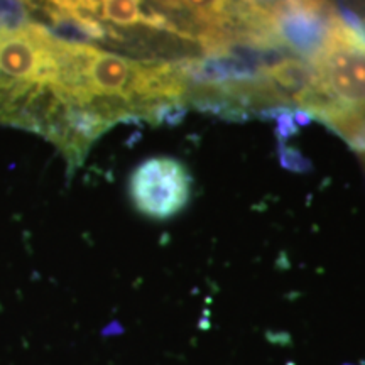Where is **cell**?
<instances>
[{"mask_svg": "<svg viewBox=\"0 0 365 365\" xmlns=\"http://www.w3.org/2000/svg\"><path fill=\"white\" fill-rule=\"evenodd\" d=\"M29 11H33L31 0H0V27L22 24Z\"/></svg>", "mask_w": 365, "mask_h": 365, "instance_id": "5b68a950", "label": "cell"}, {"mask_svg": "<svg viewBox=\"0 0 365 365\" xmlns=\"http://www.w3.org/2000/svg\"><path fill=\"white\" fill-rule=\"evenodd\" d=\"M318 85L331 102L322 122L335 115H365V36L341 19H330L327 38L313 61Z\"/></svg>", "mask_w": 365, "mask_h": 365, "instance_id": "7a4b0ae2", "label": "cell"}, {"mask_svg": "<svg viewBox=\"0 0 365 365\" xmlns=\"http://www.w3.org/2000/svg\"><path fill=\"white\" fill-rule=\"evenodd\" d=\"M59 41L34 21L0 27V124L19 125L27 107L54 83Z\"/></svg>", "mask_w": 365, "mask_h": 365, "instance_id": "6da1fadb", "label": "cell"}, {"mask_svg": "<svg viewBox=\"0 0 365 365\" xmlns=\"http://www.w3.org/2000/svg\"><path fill=\"white\" fill-rule=\"evenodd\" d=\"M279 156H281L282 166L291 171H307L309 168V163L304 161L303 156H301L298 150L289 148V145H282L279 150Z\"/></svg>", "mask_w": 365, "mask_h": 365, "instance_id": "8992f818", "label": "cell"}, {"mask_svg": "<svg viewBox=\"0 0 365 365\" xmlns=\"http://www.w3.org/2000/svg\"><path fill=\"white\" fill-rule=\"evenodd\" d=\"M193 178L188 168L175 158L145 159L129 176V198L140 215L153 220H170L191 200Z\"/></svg>", "mask_w": 365, "mask_h": 365, "instance_id": "3957f363", "label": "cell"}, {"mask_svg": "<svg viewBox=\"0 0 365 365\" xmlns=\"http://www.w3.org/2000/svg\"><path fill=\"white\" fill-rule=\"evenodd\" d=\"M333 16H319L282 4L272 14V19L277 38L289 49V53L307 61H313L325 43L328 24Z\"/></svg>", "mask_w": 365, "mask_h": 365, "instance_id": "277c9868", "label": "cell"}]
</instances>
